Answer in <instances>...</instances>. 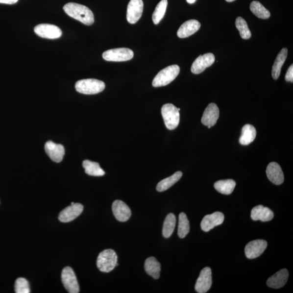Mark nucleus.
<instances>
[{
    "label": "nucleus",
    "instance_id": "obj_9",
    "mask_svg": "<svg viewBox=\"0 0 293 293\" xmlns=\"http://www.w3.org/2000/svg\"><path fill=\"white\" fill-rule=\"evenodd\" d=\"M267 247V242L264 240H256L247 244L245 247L246 257L249 259H254L261 256Z\"/></svg>",
    "mask_w": 293,
    "mask_h": 293
},
{
    "label": "nucleus",
    "instance_id": "obj_18",
    "mask_svg": "<svg viewBox=\"0 0 293 293\" xmlns=\"http://www.w3.org/2000/svg\"><path fill=\"white\" fill-rule=\"evenodd\" d=\"M268 178L274 184L279 185L284 183V175L280 166L276 163H271L266 170Z\"/></svg>",
    "mask_w": 293,
    "mask_h": 293
},
{
    "label": "nucleus",
    "instance_id": "obj_32",
    "mask_svg": "<svg viewBox=\"0 0 293 293\" xmlns=\"http://www.w3.org/2000/svg\"><path fill=\"white\" fill-rule=\"evenodd\" d=\"M236 27L239 30L241 37L244 39H249L251 37V33L247 26L245 20L242 17H238L236 20Z\"/></svg>",
    "mask_w": 293,
    "mask_h": 293
},
{
    "label": "nucleus",
    "instance_id": "obj_15",
    "mask_svg": "<svg viewBox=\"0 0 293 293\" xmlns=\"http://www.w3.org/2000/svg\"><path fill=\"white\" fill-rule=\"evenodd\" d=\"M45 149L50 159L54 162L58 163L63 160L65 154V149L63 145L49 141L45 144Z\"/></svg>",
    "mask_w": 293,
    "mask_h": 293
},
{
    "label": "nucleus",
    "instance_id": "obj_8",
    "mask_svg": "<svg viewBox=\"0 0 293 293\" xmlns=\"http://www.w3.org/2000/svg\"><path fill=\"white\" fill-rule=\"evenodd\" d=\"M38 36L46 39H55L62 36V31L58 27L50 24H40L34 28Z\"/></svg>",
    "mask_w": 293,
    "mask_h": 293
},
{
    "label": "nucleus",
    "instance_id": "obj_30",
    "mask_svg": "<svg viewBox=\"0 0 293 293\" xmlns=\"http://www.w3.org/2000/svg\"><path fill=\"white\" fill-rule=\"evenodd\" d=\"M190 226L189 220L186 215L181 212L179 216L178 235L180 239H184L189 233Z\"/></svg>",
    "mask_w": 293,
    "mask_h": 293
},
{
    "label": "nucleus",
    "instance_id": "obj_26",
    "mask_svg": "<svg viewBox=\"0 0 293 293\" xmlns=\"http://www.w3.org/2000/svg\"><path fill=\"white\" fill-rule=\"evenodd\" d=\"M214 186L215 189L219 193L229 195L234 191L236 186V182L232 179L220 180L216 182Z\"/></svg>",
    "mask_w": 293,
    "mask_h": 293
},
{
    "label": "nucleus",
    "instance_id": "obj_17",
    "mask_svg": "<svg viewBox=\"0 0 293 293\" xmlns=\"http://www.w3.org/2000/svg\"><path fill=\"white\" fill-rule=\"evenodd\" d=\"M220 116V110L215 103H210L204 111L201 122L206 126L213 127L217 123Z\"/></svg>",
    "mask_w": 293,
    "mask_h": 293
},
{
    "label": "nucleus",
    "instance_id": "obj_20",
    "mask_svg": "<svg viewBox=\"0 0 293 293\" xmlns=\"http://www.w3.org/2000/svg\"><path fill=\"white\" fill-rule=\"evenodd\" d=\"M274 216L273 212L261 205L254 207L251 212V218L255 221H269L274 218Z\"/></svg>",
    "mask_w": 293,
    "mask_h": 293
},
{
    "label": "nucleus",
    "instance_id": "obj_16",
    "mask_svg": "<svg viewBox=\"0 0 293 293\" xmlns=\"http://www.w3.org/2000/svg\"><path fill=\"white\" fill-rule=\"evenodd\" d=\"M112 210L115 219L121 222L128 220L131 215V212L129 206L123 201L116 200L114 201Z\"/></svg>",
    "mask_w": 293,
    "mask_h": 293
},
{
    "label": "nucleus",
    "instance_id": "obj_1",
    "mask_svg": "<svg viewBox=\"0 0 293 293\" xmlns=\"http://www.w3.org/2000/svg\"><path fill=\"white\" fill-rule=\"evenodd\" d=\"M64 11L68 16L86 25H92L94 23V16L91 10L76 3L70 2L66 4L63 7Z\"/></svg>",
    "mask_w": 293,
    "mask_h": 293
},
{
    "label": "nucleus",
    "instance_id": "obj_7",
    "mask_svg": "<svg viewBox=\"0 0 293 293\" xmlns=\"http://www.w3.org/2000/svg\"><path fill=\"white\" fill-rule=\"evenodd\" d=\"M62 281L65 289L70 293L79 292V286L76 276L72 268L65 267L62 272Z\"/></svg>",
    "mask_w": 293,
    "mask_h": 293
},
{
    "label": "nucleus",
    "instance_id": "obj_4",
    "mask_svg": "<svg viewBox=\"0 0 293 293\" xmlns=\"http://www.w3.org/2000/svg\"><path fill=\"white\" fill-rule=\"evenodd\" d=\"M118 256L112 249H106L100 252L97 261V266L100 271L109 272L118 266Z\"/></svg>",
    "mask_w": 293,
    "mask_h": 293
},
{
    "label": "nucleus",
    "instance_id": "obj_28",
    "mask_svg": "<svg viewBox=\"0 0 293 293\" xmlns=\"http://www.w3.org/2000/svg\"><path fill=\"white\" fill-rule=\"evenodd\" d=\"M176 225V217L173 214H170L166 217L163 230L165 238L168 239L172 235Z\"/></svg>",
    "mask_w": 293,
    "mask_h": 293
},
{
    "label": "nucleus",
    "instance_id": "obj_2",
    "mask_svg": "<svg viewBox=\"0 0 293 293\" xmlns=\"http://www.w3.org/2000/svg\"><path fill=\"white\" fill-rule=\"evenodd\" d=\"M180 73V68L177 65L169 66L160 71L153 80L154 87H164L169 84L178 76Z\"/></svg>",
    "mask_w": 293,
    "mask_h": 293
},
{
    "label": "nucleus",
    "instance_id": "obj_22",
    "mask_svg": "<svg viewBox=\"0 0 293 293\" xmlns=\"http://www.w3.org/2000/svg\"><path fill=\"white\" fill-rule=\"evenodd\" d=\"M288 53L287 48H284L281 50V51L277 55L273 66L272 69V77L274 79L279 78L283 65L284 64Z\"/></svg>",
    "mask_w": 293,
    "mask_h": 293
},
{
    "label": "nucleus",
    "instance_id": "obj_38",
    "mask_svg": "<svg viewBox=\"0 0 293 293\" xmlns=\"http://www.w3.org/2000/svg\"><path fill=\"white\" fill-rule=\"evenodd\" d=\"M178 110H179V111H180V108H178Z\"/></svg>",
    "mask_w": 293,
    "mask_h": 293
},
{
    "label": "nucleus",
    "instance_id": "obj_3",
    "mask_svg": "<svg viewBox=\"0 0 293 293\" xmlns=\"http://www.w3.org/2000/svg\"><path fill=\"white\" fill-rule=\"evenodd\" d=\"M105 87V83L95 79L80 80L75 85L77 92L85 95H94L102 92Z\"/></svg>",
    "mask_w": 293,
    "mask_h": 293
},
{
    "label": "nucleus",
    "instance_id": "obj_31",
    "mask_svg": "<svg viewBox=\"0 0 293 293\" xmlns=\"http://www.w3.org/2000/svg\"><path fill=\"white\" fill-rule=\"evenodd\" d=\"M168 4V0H161L157 6H156L152 16L154 24H158L161 22V20L163 19L165 16Z\"/></svg>",
    "mask_w": 293,
    "mask_h": 293
},
{
    "label": "nucleus",
    "instance_id": "obj_36",
    "mask_svg": "<svg viewBox=\"0 0 293 293\" xmlns=\"http://www.w3.org/2000/svg\"><path fill=\"white\" fill-rule=\"evenodd\" d=\"M186 1L190 4H193L196 1V0H186Z\"/></svg>",
    "mask_w": 293,
    "mask_h": 293
},
{
    "label": "nucleus",
    "instance_id": "obj_6",
    "mask_svg": "<svg viewBox=\"0 0 293 293\" xmlns=\"http://www.w3.org/2000/svg\"><path fill=\"white\" fill-rule=\"evenodd\" d=\"M134 57L132 50L127 48H118L106 50L103 54V58L108 62H125Z\"/></svg>",
    "mask_w": 293,
    "mask_h": 293
},
{
    "label": "nucleus",
    "instance_id": "obj_19",
    "mask_svg": "<svg viewBox=\"0 0 293 293\" xmlns=\"http://www.w3.org/2000/svg\"><path fill=\"white\" fill-rule=\"evenodd\" d=\"M289 277V271L286 269H281L269 278L267 285L272 289H280L286 285Z\"/></svg>",
    "mask_w": 293,
    "mask_h": 293
},
{
    "label": "nucleus",
    "instance_id": "obj_27",
    "mask_svg": "<svg viewBox=\"0 0 293 293\" xmlns=\"http://www.w3.org/2000/svg\"><path fill=\"white\" fill-rule=\"evenodd\" d=\"M85 172L91 176H100L105 174V171L101 169L98 163L85 160L83 162Z\"/></svg>",
    "mask_w": 293,
    "mask_h": 293
},
{
    "label": "nucleus",
    "instance_id": "obj_12",
    "mask_svg": "<svg viewBox=\"0 0 293 293\" xmlns=\"http://www.w3.org/2000/svg\"><path fill=\"white\" fill-rule=\"evenodd\" d=\"M144 9L143 0H130L127 7V19L128 23L134 24L142 16Z\"/></svg>",
    "mask_w": 293,
    "mask_h": 293
},
{
    "label": "nucleus",
    "instance_id": "obj_21",
    "mask_svg": "<svg viewBox=\"0 0 293 293\" xmlns=\"http://www.w3.org/2000/svg\"><path fill=\"white\" fill-rule=\"evenodd\" d=\"M201 24L196 20H190L181 24L177 35L180 38H188L198 31Z\"/></svg>",
    "mask_w": 293,
    "mask_h": 293
},
{
    "label": "nucleus",
    "instance_id": "obj_35",
    "mask_svg": "<svg viewBox=\"0 0 293 293\" xmlns=\"http://www.w3.org/2000/svg\"><path fill=\"white\" fill-rule=\"evenodd\" d=\"M18 0H0V3L13 4L16 3Z\"/></svg>",
    "mask_w": 293,
    "mask_h": 293
},
{
    "label": "nucleus",
    "instance_id": "obj_10",
    "mask_svg": "<svg viewBox=\"0 0 293 293\" xmlns=\"http://www.w3.org/2000/svg\"><path fill=\"white\" fill-rule=\"evenodd\" d=\"M215 61L214 54L211 53L200 55L197 58L191 67V72L198 74L204 72L207 68L211 67Z\"/></svg>",
    "mask_w": 293,
    "mask_h": 293
},
{
    "label": "nucleus",
    "instance_id": "obj_13",
    "mask_svg": "<svg viewBox=\"0 0 293 293\" xmlns=\"http://www.w3.org/2000/svg\"><path fill=\"white\" fill-rule=\"evenodd\" d=\"M84 207L81 204L74 203L60 212L58 219L63 223H68L77 218L82 213Z\"/></svg>",
    "mask_w": 293,
    "mask_h": 293
},
{
    "label": "nucleus",
    "instance_id": "obj_5",
    "mask_svg": "<svg viewBox=\"0 0 293 293\" xmlns=\"http://www.w3.org/2000/svg\"><path fill=\"white\" fill-rule=\"evenodd\" d=\"M164 122L167 128L173 130L178 127L180 122V113L178 109L172 104H166L161 108Z\"/></svg>",
    "mask_w": 293,
    "mask_h": 293
},
{
    "label": "nucleus",
    "instance_id": "obj_14",
    "mask_svg": "<svg viewBox=\"0 0 293 293\" xmlns=\"http://www.w3.org/2000/svg\"><path fill=\"white\" fill-rule=\"evenodd\" d=\"M224 220V216L221 212H216L214 213L205 216L201 222V228L205 232H208L215 226L221 225Z\"/></svg>",
    "mask_w": 293,
    "mask_h": 293
},
{
    "label": "nucleus",
    "instance_id": "obj_24",
    "mask_svg": "<svg viewBox=\"0 0 293 293\" xmlns=\"http://www.w3.org/2000/svg\"><path fill=\"white\" fill-rule=\"evenodd\" d=\"M256 136V130L253 125L245 124L242 130L240 143L242 145H248L253 142Z\"/></svg>",
    "mask_w": 293,
    "mask_h": 293
},
{
    "label": "nucleus",
    "instance_id": "obj_23",
    "mask_svg": "<svg viewBox=\"0 0 293 293\" xmlns=\"http://www.w3.org/2000/svg\"><path fill=\"white\" fill-rule=\"evenodd\" d=\"M145 269L146 273L153 277L154 279H159L160 275L161 265L155 257H150L146 260Z\"/></svg>",
    "mask_w": 293,
    "mask_h": 293
},
{
    "label": "nucleus",
    "instance_id": "obj_11",
    "mask_svg": "<svg viewBox=\"0 0 293 293\" xmlns=\"http://www.w3.org/2000/svg\"><path fill=\"white\" fill-rule=\"evenodd\" d=\"M212 271L209 267L202 269L200 275L197 279L195 290L199 293H205L209 291L212 286Z\"/></svg>",
    "mask_w": 293,
    "mask_h": 293
},
{
    "label": "nucleus",
    "instance_id": "obj_33",
    "mask_svg": "<svg viewBox=\"0 0 293 293\" xmlns=\"http://www.w3.org/2000/svg\"><path fill=\"white\" fill-rule=\"evenodd\" d=\"M15 292L16 293H29L30 289L28 281L23 277H20L15 283Z\"/></svg>",
    "mask_w": 293,
    "mask_h": 293
},
{
    "label": "nucleus",
    "instance_id": "obj_29",
    "mask_svg": "<svg viewBox=\"0 0 293 293\" xmlns=\"http://www.w3.org/2000/svg\"><path fill=\"white\" fill-rule=\"evenodd\" d=\"M250 8L251 12L259 18L267 19L270 17V13L269 10L267 9L259 1L252 2L250 4Z\"/></svg>",
    "mask_w": 293,
    "mask_h": 293
},
{
    "label": "nucleus",
    "instance_id": "obj_37",
    "mask_svg": "<svg viewBox=\"0 0 293 293\" xmlns=\"http://www.w3.org/2000/svg\"><path fill=\"white\" fill-rule=\"evenodd\" d=\"M225 1L229 2H231L235 1V0H225Z\"/></svg>",
    "mask_w": 293,
    "mask_h": 293
},
{
    "label": "nucleus",
    "instance_id": "obj_25",
    "mask_svg": "<svg viewBox=\"0 0 293 293\" xmlns=\"http://www.w3.org/2000/svg\"><path fill=\"white\" fill-rule=\"evenodd\" d=\"M183 176V173L180 171H176L174 174L170 176V177L164 179L159 182L156 186V190L158 192H164L169 189L171 187L181 179Z\"/></svg>",
    "mask_w": 293,
    "mask_h": 293
},
{
    "label": "nucleus",
    "instance_id": "obj_34",
    "mask_svg": "<svg viewBox=\"0 0 293 293\" xmlns=\"http://www.w3.org/2000/svg\"><path fill=\"white\" fill-rule=\"evenodd\" d=\"M285 79L287 82H293V65H291L289 70H287Z\"/></svg>",
    "mask_w": 293,
    "mask_h": 293
}]
</instances>
